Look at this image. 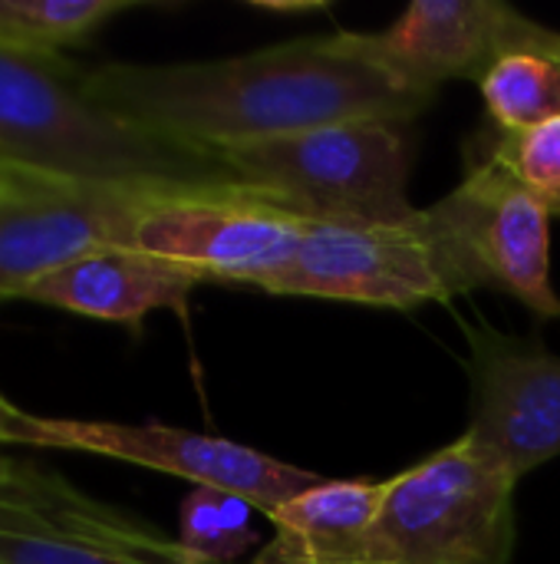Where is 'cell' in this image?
I'll use <instances>...</instances> for the list:
<instances>
[{
    "mask_svg": "<svg viewBox=\"0 0 560 564\" xmlns=\"http://www.w3.org/2000/svg\"><path fill=\"white\" fill-rule=\"evenodd\" d=\"M0 400H7V397H3V393H0Z\"/></svg>",
    "mask_w": 560,
    "mask_h": 564,
    "instance_id": "22",
    "label": "cell"
},
{
    "mask_svg": "<svg viewBox=\"0 0 560 564\" xmlns=\"http://www.w3.org/2000/svg\"><path fill=\"white\" fill-rule=\"evenodd\" d=\"M383 492L386 482L320 479L271 516L274 535L254 564H376L373 525Z\"/></svg>",
    "mask_w": 560,
    "mask_h": 564,
    "instance_id": "14",
    "label": "cell"
},
{
    "mask_svg": "<svg viewBox=\"0 0 560 564\" xmlns=\"http://www.w3.org/2000/svg\"><path fill=\"white\" fill-rule=\"evenodd\" d=\"M0 188H3V185H0Z\"/></svg>",
    "mask_w": 560,
    "mask_h": 564,
    "instance_id": "23",
    "label": "cell"
},
{
    "mask_svg": "<svg viewBox=\"0 0 560 564\" xmlns=\"http://www.w3.org/2000/svg\"><path fill=\"white\" fill-rule=\"evenodd\" d=\"M0 564H195L178 539L13 459L0 482Z\"/></svg>",
    "mask_w": 560,
    "mask_h": 564,
    "instance_id": "8",
    "label": "cell"
},
{
    "mask_svg": "<svg viewBox=\"0 0 560 564\" xmlns=\"http://www.w3.org/2000/svg\"><path fill=\"white\" fill-rule=\"evenodd\" d=\"M162 192L30 175L0 188V304L46 274L109 248H132L145 205Z\"/></svg>",
    "mask_w": 560,
    "mask_h": 564,
    "instance_id": "9",
    "label": "cell"
},
{
    "mask_svg": "<svg viewBox=\"0 0 560 564\" xmlns=\"http://www.w3.org/2000/svg\"><path fill=\"white\" fill-rule=\"evenodd\" d=\"M254 506L241 496L191 486L178 512V545L195 564H231L257 542Z\"/></svg>",
    "mask_w": 560,
    "mask_h": 564,
    "instance_id": "17",
    "label": "cell"
},
{
    "mask_svg": "<svg viewBox=\"0 0 560 564\" xmlns=\"http://www.w3.org/2000/svg\"><path fill=\"white\" fill-rule=\"evenodd\" d=\"M528 20L502 0H416L386 30L360 33V43L396 83L436 96L449 79L479 86Z\"/></svg>",
    "mask_w": 560,
    "mask_h": 564,
    "instance_id": "12",
    "label": "cell"
},
{
    "mask_svg": "<svg viewBox=\"0 0 560 564\" xmlns=\"http://www.w3.org/2000/svg\"><path fill=\"white\" fill-rule=\"evenodd\" d=\"M23 410L13 406L10 400H0V446H13V433L20 426Z\"/></svg>",
    "mask_w": 560,
    "mask_h": 564,
    "instance_id": "19",
    "label": "cell"
},
{
    "mask_svg": "<svg viewBox=\"0 0 560 564\" xmlns=\"http://www.w3.org/2000/svg\"><path fill=\"white\" fill-rule=\"evenodd\" d=\"M482 288L521 301L535 317H560L551 284V212L495 159L472 152L462 185L432 205Z\"/></svg>",
    "mask_w": 560,
    "mask_h": 564,
    "instance_id": "10",
    "label": "cell"
},
{
    "mask_svg": "<svg viewBox=\"0 0 560 564\" xmlns=\"http://www.w3.org/2000/svg\"><path fill=\"white\" fill-rule=\"evenodd\" d=\"M23 178H30V175H23V172H13V169L0 165V185H3V188H10V185H17V182H23Z\"/></svg>",
    "mask_w": 560,
    "mask_h": 564,
    "instance_id": "20",
    "label": "cell"
},
{
    "mask_svg": "<svg viewBox=\"0 0 560 564\" xmlns=\"http://www.w3.org/2000/svg\"><path fill=\"white\" fill-rule=\"evenodd\" d=\"M488 119L521 132L560 116V30L528 20L479 79Z\"/></svg>",
    "mask_w": 560,
    "mask_h": 564,
    "instance_id": "15",
    "label": "cell"
},
{
    "mask_svg": "<svg viewBox=\"0 0 560 564\" xmlns=\"http://www.w3.org/2000/svg\"><path fill=\"white\" fill-rule=\"evenodd\" d=\"M475 149L508 169L551 212V218H560V116L521 132H502L492 126V132L475 135Z\"/></svg>",
    "mask_w": 560,
    "mask_h": 564,
    "instance_id": "18",
    "label": "cell"
},
{
    "mask_svg": "<svg viewBox=\"0 0 560 564\" xmlns=\"http://www.w3.org/2000/svg\"><path fill=\"white\" fill-rule=\"evenodd\" d=\"M198 284H205L198 274L172 261L132 248H109L46 274L20 301L142 330L155 311L185 314Z\"/></svg>",
    "mask_w": 560,
    "mask_h": 564,
    "instance_id": "13",
    "label": "cell"
},
{
    "mask_svg": "<svg viewBox=\"0 0 560 564\" xmlns=\"http://www.w3.org/2000/svg\"><path fill=\"white\" fill-rule=\"evenodd\" d=\"M10 466H13V459H7V456L0 453V482L7 479V473H10Z\"/></svg>",
    "mask_w": 560,
    "mask_h": 564,
    "instance_id": "21",
    "label": "cell"
},
{
    "mask_svg": "<svg viewBox=\"0 0 560 564\" xmlns=\"http://www.w3.org/2000/svg\"><path fill=\"white\" fill-rule=\"evenodd\" d=\"M83 83L96 102L129 122L211 152L333 122L409 126L436 99L396 83L353 30L228 59L106 63L86 69Z\"/></svg>",
    "mask_w": 560,
    "mask_h": 564,
    "instance_id": "1",
    "label": "cell"
},
{
    "mask_svg": "<svg viewBox=\"0 0 560 564\" xmlns=\"http://www.w3.org/2000/svg\"><path fill=\"white\" fill-rule=\"evenodd\" d=\"M13 446L73 449L106 456L116 463L155 469L191 486L241 496L267 519L300 492L320 482L317 473L264 456L251 446L175 430L162 423H106V420H63V416H20Z\"/></svg>",
    "mask_w": 560,
    "mask_h": 564,
    "instance_id": "6",
    "label": "cell"
},
{
    "mask_svg": "<svg viewBox=\"0 0 560 564\" xmlns=\"http://www.w3.org/2000/svg\"><path fill=\"white\" fill-rule=\"evenodd\" d=\"M479 288L475 268L429 205L403 225L307 221L294 261L264 281L261 291L416 311L422 304H449Z\"/></svg>",
    "mask_w": 560,
    "mask_h": 564,
    "instance_id": "5",
    "label": "cell"
},
{
    "mask_svg": "<svg viewBox=\"0 0 560 564\" xmlns=\"http://www.w3.org/2000/svg\"><path fill=\"white\" fill-rule=\"evenodd\" d=\"M234 182L281 212L327 225H403L413 145L399 122H333L215 149Z\"/></svg>",
    "mask_w": 560,
    "mask_h": 564,
    "instance_id": "3",
    "label": "cell"
},
{
    "mask_svg": "<svg viewBox=\"0 0 560 564\" xmlns=\"http://www.w3.org/2000/svg\"><path fill=\"white\" fill-rule=\"evenodd\" d=\"M469 337L472 436L515 479L560 456V357L538 337L462 324Z\"/></svg>",
    "mask_w": 560,
    "mask_h": 564,
    "instance_id": "11",
    "label": "cell"
},
{
    "mask_svg": "<svg viewBox=\"0 0 560 564\" xmlns=\"http://www.w3.org/2000/svg\"><path fill=\"white\" fill-rule=\"evenodd\" d=\"M515 473L472 436L386 479L373 525L376 564H512Z\"/></svg>",
    "mask_w": 560,
    "mask_h": 564,
    "instance_id": "4",
    "label": "cell"
},
{
    "mask_svg": "<svg viewBox=\"0 0 560 564\" xmlns=\"http://www.w3.org/2000/svg\"><path fill=\"white\" fill-rule=\"evenodd\" d=\"M139 0H0V46L30 56H63L86 43L106 20Z\"/></svg>",
    "mask_w": 560,
    "mask_h": 564,
    "instance_id": "16",
    "label": "cell"
},
{
    "mask_svg": "<svg viewBox=\"0 0 560 564\" xmlns=\"http://www.w3.org/2000/svg\"><path fill=\"white\" fill-rule=\"evenodd\" d=\"M66 56L0 46V165L86 185L139 192L241 188L211 149L165 139L86 93Z\"/></svg>",
    "mask_w": 560,
    "mask_h": 564,
    "instance_id": "2",
    "label": "cell"
},
{
    "mask_svg": "<svg viewBox=\"0 0 560 564\" xmlns=\"http://www.w3.org/2000/svg\"><path fill=\"white\" fill-rule=\"evenodd\" d=\"M304 228V218L244 188L162 192L145 205L132 251L172 261L201 281L261 291L294 261Z\"/></svg>",
    "mask_w": 560,
    "mask_h": 564,
    "instance_id": "7",
    "label": "cell"
}]
</instances>
